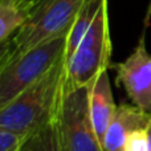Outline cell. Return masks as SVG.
Instances as JSON below:
<instances>
[{
    "label": "cell",
    "instance_id": "30bf717a",
    "mask_svg": "<svg viewBox=\"0 0 151 151\" xmlns=\"http://www.w3.org/2000/svg\"><path fill=\"white\" fill-rule=\"evenodd\" d=\"M20 151H65L60 135L58 114L42 127L32 133L24 142Z\"/></svg>",
    "mask_w": 151,
    "mask_h": 151
},
{
    "label": "cell",
    "instance_id": "5bb4252c",
    "mask_svg": "<svg viewBox=\"0 0 151 151\" xmlns=\"http://www.w3.org/2000/svg\"><path fill=\"white\" fill-rule=\"evenodd\" d=\"M37 1H39V0H16V3L19 4V7L27 13L28 17H29V15H31L32 9L35 8V5L37 4Z\"/></svg>",
    "mask_w": 151,
    "mask_h": 151
},
{
    "label": "cell",
    "instance_id": "7c38bea8",
    "mask_svg": "<svg viewBox=\"0 0 151 151\" xmlns=\"http://www.w3.org/2000/svg\"><path fill=\"white\" fill-rule=\"evenodd\" d=\"M29 135L19 134L0 127V151H20L21 146Z\"/></svg>",
    "mask_w": 151,
    "mask_h": 151
},
{
    "label": "cell",
    "instance_id": "4fadbf2b",
    "mask_svg": "<svg viewBox=\"0 0 151 151\" xmlns=\"http://www.w3.org/2000/svg\"><path fill=\"white\" fill-rule=\"evenodd\" d=\"M125 151H149L146 129L137 130L130 134L125 145Z\"/></svg>",
    "mask_w": 151,
    "mask_h": 151
},
{
    "label": "cell",
    "instance_id": "6da1fadb",
    "mask_svg": "<svg viewBox=\"0 0 151 151\" xmlns=\"http://www.w3.org/2000/svg\"><path fill=\"white\" fill-rule=\"evenodd\" d=\"M65 77L64 56L44 77L0 107V127L29 135L53 119L65 98Z\"/></svg>",
    "mask_w": 151,
    "mask_h": 151
},
{
    "label": "cell",
    "instance_id": "7a4b0ae2",
    "mask_svg": "<svg viewBox=\"0 0 151 151\" xmlns=\"http://www.w3.org/2000/svg\"><path fill=\"white\" fill-rule=\"evenodd\" d=\"M86 0H39L28 20L1 44L0 68L44 41L69 32Z\"/></svg>",
    "mask_w": 151,
    "mask_h": 151
},
{
    "label": "cell",
    "instance_id": "ba28073f",
    "mask_svg": "<svg viewBox=\"0 0 151 151\" xmlns=\"http://www.w3.org/2000/svg\"><path fill=\"white\" fill-rule=\"evenodd\" d=\"M89 109H90V118L93 127L102 145L104 137L114 118L115 110H117L107 69L102 70L97 76L96 80L90 83Z\"/></svg>",
    "mask_w": 151,
    "mask_h": 151
},
{
    "label": "cell",
    "instance_id": "8992f818",
    "mask_svg": "<svg viewBox=\"0 0 151 151\" xmlns=\"http://www.w3.org/2000/svg\"><path fill=\"white\" fill-rule=\"evenodd\" d=\"M117 82L125 89L133 105L151 114V55L145 45V35L125 61L117 64Z\"/></svg>",
    "mask_w": 151,
    "mask_h": 151
},
{
    "label": "cell",
    "instance_id": "5b68a950",
    "mask_svg": "<svg viewBox=\"0 0 151 151\" xmlns=\"http://www.w3.org/2000/svg\"><path fill=\"white\" fill-rule=\"evenodd\" d=\"M89 94L90 85L69 93L61 104L58 125L65 151H104L91 123Z\"/></svg>",
    "mask_w": 151,
    "mask_h": 151
},
{
    "label": "cell",
    "instance_id": "52a82bcc",
    "mask_svg": "<svg viewBox=\"0 0 151 151\" xmlns=\"http://www.w3.org/2000/svg\"><path fill=\"white\" fill-rule=\"evenodd\" d=\"M151 114L143 111L135 105H119L114 118L102 141L104 151H125V145L131 133L146 129Z\"/></svg>",
    "mask_w": 151,
    "mask_h": 151
},
{
    "label": "cell",
    "instance_id": "8fae6325",
    "mask_svg": "<svg viewBox=\"0 0 151 151\" xmlns=\"http://www.w3.org/2000/svg\"><path fill=\"white\" fill-rule=\"evenodd\" d=\"M27 20L28 16L16 0H0V42L8 41Z\"/></svg>",
    "mask_w": 151,
    "mask_h": 151
},
{
    "label": "cell",
    "instance_id": "3957f363",
    "mask_svg": "<svg viewBox=\"0 0 151 151\" xmlns=\"http://www.w3.org/2000/svg\"><path fill=\"white\" fill-rule=\"evenodd\" d=\"M110 57L111 40L107 1H105L73 56L66 61L65 96L90 85L102 70L109 68Z\"/></svg>",
    "mask_w": 151,
    "mask_h": 151
},
{
    "label": "cell",
    "instance_id": "9c48e42d",
    "mask_svg": "<svg viewBox=\"0 0 151 151\" xmlns=\"http://www.w3.org/2000/svg\"><path fill=\"white\" fill-rule=\"evenodd\" d=\"M107 0H86L83 4L82 9L76 17L73 27H72L70 32L68 36V44H66V50H65V60L68 61L69 58L73 56L77 47L80 45L81 40L89 31L91 27L93 21L96 20L98 12L101 11L102 5L105 4Z\"/></svg>",
    "mask_w": 151,
    "mask_h": 151
},
{
    "label": "cell",
    "instance_id": "277c9868",
    "mask_svg": "<svg viewBox=\"0 0 151 151\" xmlns=\"http://www.w3.org/2000/svg\"><path fill=\"white\" fill-rule=\"evenodd\" d=\"M69 32L36 45L21 57L0 68V107L9 104L57 65L65 56Z\"/></svg>",
    "mask_w": 151,
    "mask_h": 151
},
{
    "label": "cell",
    "instance_id": "9a60e30c",
    "mask_svg": "<svg viewBox=\"0 0 151 151\" xmlns=\"http://www.w3.org/2000/svg\"><path fill=\"white\" fill-rule=\"evenodd\" d=\"M146 133H147V142H149V151H151V119L149 125L146 126Z\"/></svg>",
    "mask_w": 151,
    "mask_h": 151
}]
</instances>
